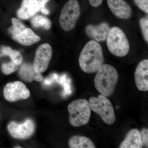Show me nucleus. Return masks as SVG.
I'll list each match as a JSON object with an SVG mask.
<instances>
[{
    "instance_id": "a878e982",
    "label": "nucleus",
    "mask_w": 148,
    "mask_h": 148,
    "mask_svg": "<svg viewBox=\"0 0 148 148\" xmlns=\"http://www.w3.org/2000/svg\"><path fill=\"white\" fill-rule=\"evenodd\" d=\"M3 56L2 55V54H1V53H0V58H1V56Z\"/></svg>"
},
{
    "instance_id": "20e7f679",
    "label": "nucleus",
    "mask_w": 148,
    "mask_h": 148,
    "mask_svg": "<svg viewBox=\"0 0 148 148\" xmlns=\"http://www.w3.org/2000/svg\"><path fill=\"white\" fill-rule=\"evenodd\" d=\"M68 110L70 124L74 127H80L88 123L91 115L89 102L85 99L75 100L69 104Z\"/></svg>"
},
{
    "instance_id": "f03ea898",
    "label": "nucleus",
    "mask_w": 148,
    "mask_h": 148,
    "mask_svg": "<svg viewBox=\"0 0 148 148\" xmlns=\"http://www.w3.org/2000/svg\"><path fill=\"white\" fill-rule=\"evenodd\" d=\"M94 80V86L101 95L106 97L112 95L119 79L117 71L114 66L103 64L96 72Z\"/></svg>"
},
{
    "instance_id": "423d86ee",
    "label": "nucleus",
    "mask_w": 148,
    "mask_h": 148,
    "mask_svg": "<svg viewBox=\"0 0 148 148\" xmlns=\"http://www.w3.org/2000/svg\"><path fill=\"white\" fill-rule=\"evenodd\" d=\"M88 102L91 110L99 115L105 123L113 124L116 120L114 111L112 103L107 97L101 94L97 97H91Z\"/></svg>"
},
{
    "instance_id": "6ab92c4d",
    "label": "nucleus",
    "mask_w": 148,
    "mask_h": 148,
    "mask_svg": "<svg viewBox=\"0 0 148 148\" xmlns=\"http://www.w3.org/2000/svg\"><path fill=\"white\" fill-rule=\"evenodd\" d=\"M11 21L12 27L9 29L8 31L12 36L19 34L26 28L25 25L17 18L13 17L12 18Z\"/></svg>"
},
{
    "instance_id": "f3484780",
    "label": "nucleus",
    "mask_w": 148,
    "mask_h": 148,
    "mask_svg": "<svg viewBox=\"0 0 148 148\" xmlns=\"http://www.w3.org/2000/svg\"><path fill=\"white\" fill-rule=\"evenodd\" d=\"M1 53L3 56H8L16 65H21L23 61V57L21 53L18 51L12 49L8 46H3L1 48Z\"/></svg>"
},
{
    "instance_id": "aec40b11",
    "label": "nucleus",
    "mask_w": 148,
    "mask_h": 148,
    "mask_svg": "<svg viewBox=\"0 0 148 148\" xmlns=\"http://www.w3.org/2000/svg\"><path fill=\"white\" fill-rule=\"evenodd\" d=\"M16 65L13 61H11L8 63H3L1 66V70L3 73L6 75H9L16 71L18 68Z\"/></svg>"
},
{
    "instance_id": "f257e3e1",
    "label": "nucleus",
    "mask_w": 148,
    "mask_h": 148,
    "mask_svg": "<svg viewBox=\"0 0 148 148\" xmlns=\"http://www.w3.org/2000/svg\"><path fill=\"white\" fill-rule=\"evenodd\" d=\"M104 62L101 45L93 40L88 42L82 50L79 59V66L83 71L87 73H96Z\"/></svg>"
},
{
    "instance_id": "2eb2a0df",
    "label": "nucleus",
    "mask_w": 148,
    "mask_h": 148,
    "mask_svg": "<svg viewBox=\"0 0 148 148\" xmlns=\"http://www.w3.org/2000/svg\"><path fill=\"white\" fill-rule=\"evenodd\" d=\"M143 142L140 131L137 129L129 130L124 140L120 145V148H141Z\"/></svg>"
},
{
    "instance_id": "9b49d317",
    "label": "nucleus",
    "mask_w": 148,
    "mask_h": 148,
    "mask_svg": "<svg viewBox=\"0 0 148 148\" xmlns=\"http://www.w3.org/2000/svg\"><path fill=\"white\" fill-rule=\"evenodd\" d=\"M108 5L112 13L118 18L127 19L132 16V8L124 0H108Z\"/></svg>"
},
{
    "instance_id": "7ed1b4c3",
    "label": "nucleus",
    "mask_w": 148,
    "mask_h": 148,
    "mask_svg": "<svg viewBox=\"0 0 148 148\" xmlns=\"http://www.w3.org/2000/svg\"><path fill=\"white\" fill-rule=\"evenodd\" d=\"M106 40L108 49L113 55L122 57L129 52V41L124 32L118 27L110 28Z\"/></svg>"
},
{
    "instance_id": "39448f33",
    "label": "nucleus",
    "mask_w": 148,
    "mask_h": 148,
    "mask_svg": "<svg viewBox=\"0 0 148 148\" xmlns=\"http://www.w3.org/2000/svg\"><path fill=\"white\" fill-rule=\"evenodd\" d=\"M81 14L80 7L77 0H69L61 10L59 22L61 29L70 32L75 27Z\"/></svg>"
},
{
    "instance_id": "4468645a",
    "label": "nucleus",
    "mask_w": 148,
    "mask_h": 148,
    "mask_svg": "<svg viewBox=\"0 0 148 148\" xmlns=\"http://www.w3.org/2000/svg\"><path fill=\"white\" fill-rule=\"evenodd\" d=\"M12 38L21 45L26 46L35 44L41 40L40 38L29 28H25L23 32L19 34L12 35Z\"/></svg>"
},
{
    "instance_id": "dca6fc26",
    "label": "nucleus",
    "mask_w": 148,
    "mask_h": 148,
    "mask_svg": "<svg viewBox=\"0 0 148 148\" xmlns=\"http://www.w3.org/2000/svg\"><path fill=\"white\" fill-rule=\"evenodd\" d=\"M69 145L71 148H95L93 142L85 136L75 135L70 138Z\"/></svg>"
},
{
    "instance_id": "b1692460",
    "label": "nucleus",
    "mask_w": 148,
    "mask_h": 148,
    "mask_svg": "<svg viewBox=\"0 0 148 148\" xmlns=\"http://www.w3.org/2000/svg\"><path fill=\"white\" fill-rule=\"evenodd\" d=\"M49 1V0H38L40 10L46 15H48L49 13V10L46 8V5Z\"/></svg>"
},
{
    "instance_id": "412c9836",
    "label": "nucleus",
    "mask_w": 148,
    "mask_h": 148,
    "mask_svg": "<svg viewBox=\"0 0 148 148\" xmlns=\"http://www.w3.org/2000/svg\"><path fill=\"white\" fill-rule=\"evenodd\" d=\"M140 24L144 39L148 42V18H142L140 19Z\"/></svg>"
},
{
    "instance_id": "5701e85b",
    "label": "nucleus",
    "mask_w": 148,
    "mask_h": 148,
    "mask_svg": "<svg viewBox=\"0 0 148 148\" xmlns=\"http://www.w3.org/2000/svg\"><path fill=\"white\" fill-rule=\"evenodd\" d=\"M140 132L143 142V147L148 148V129L147 128H143Z\"/></svg>"
},
{
    "instance_id": "0eeeda50",
    "label": "nucleus",
    "mask_w": 148,
    "mask_h": 148,
    "mask_svg": "<svg viewBox=\"0 0 148 148\" xmlns=\"http://www.w3.org/2000/svg\"><path fill=\"white\" fill-rule=\"evenodd\" d=\"M52 49L49 43H45L36 51L33 63V69L36 73H42L46 71L52 56Z\"/></svg>"
},
{
    "instance_id": "4be33fe9",
    "label": "nucleus",
    "mask_w": 148,
    "mask_h": 148,
    "mask_svg": "<svg viewBox=\"0 0 148 148\" xmlns=\"http://www.w3.org/2000/svg\"><path fill=\"white\" fill-rule=\"evenodd\" d=\"M134 1L141 10L148 13V0H134Z\"/></svg>"
},
{
    "instance_id": "bb28decb",
    "label": "nucleus",
    "mask_w": 148,
    "mask_h": 148,
    "mask_svg": "<svg viewBox=\"0 0 148 148\" xmlns=\"http://www.w3.org/2000/svg\"><path fill=\"white\" fill-rule=\"evenodd\" d=\"M15 148H21V147H18H18H15Z\"/></svg>"
},
{
    "instance_id": "a211bd4d",
    "label": "nucleus",
    "mask_w": 148,
    "mask_h": 148,
    "mask_svg": "<svg viewBox=\"0 0 148 148\" xmlns=\"http://www.w3.org/2000/svg\"><path fill=\"white\" fill-rule=\"evenodd\" d=\"M31 23L34 28H42L46 30H49L51 27L50 20L47 17L42 15H37L33 17Z\"/></svg>"
},
{
    "instance_id": "6e6552de",
    "label": "nucleus",
    "mask_w": 148,
    "mask_h": 148,
    "mask_svg": "<svg viewBox=\"0 0 148 148\" xmlns=\"http://www.w3.org/2000/svg\"><path fill=\"white\" fill-rule=\"evenodd\" d=\"M35 128L34 122L31 119H27L21 123L12 121L7 126L8 130L11 136L19 140H24L31 137L35 132Z\"/></svg>"
},
{
    "instance_id": "9d476101",
    "label": "nucleus",
    "mask_w": 148,
    "mask_h": 148,
    "mask_svg": "<svg viewBox=\"0 0 148 148\" xmlns=\"http://www.w3.org/2000/svg\"><path fill=\"white\" fill-rule=\"evenodd\" d=\"M110 27L109 24L103 22L98 25L89 24L86 27L85 32L88 36L97 42H103L107 39Z\"/></svg>"
},
{
    "instance_id": "f8f14e48",
    "label": "nucleus",
    "mask_w": 148,
    "mask_h": 148,
    "mask_svg": "<svg viewBox=\"0 0 148 148\" xmlns=\"http://www.w3.org/2000/svg\"><path fill=\"white\" fill-rule=\"evenodd\" d=\"M136 86L140 91L148 90V60L144 59L140 62L135 73Z\"/></svg>"
},
{
    "instance_id": "ddd939ff",
    "label": "nucleus",
    "mask_w": 148,
    "mask_h": 148,
    "mask_svg": "<svg viewBox=\"0 0 148 148\" xmlns=\"http://www.w3.org/2000/svg\"><path fill=\"white\" fill-rule=\"evenodd\" d=\"M40 11L38 0H22L20 8L17 10L18 18L27 20L36 15Z\"/></svg>"
},
{
    "instance_id": "1a4fd4ad",
    "label": "nucleus",
    "mask_w": 148,
    "mask_h": 148,
    "mask_svg": "<svg viewBox=\"0 0 148 148\" xmlns=\"http://www.w3.org/2000/svg\"><path fill=\"white\" fill-rule=\"evenodd\" d=\"M3 95L7 101L14 102L29 98L30 92L23 83L15 81L6 85L3 89Z\"/></svg>"
},
{
    "instance_id": "393cba45",
    "label": "nucleus",
    "mask_w": 148,
    "mask_h": 148,
    "mask_svg": "<svg viewBox=\"0 0 148 148\" xmlns=\"http://www.w3.org/2000/svg\"><path fill=\"white\" fill-rule=\"evenodd\" d=\"M90 5L94 8H97L101 5L103 0H89Z\"/></svg>"
}]
</instances>
